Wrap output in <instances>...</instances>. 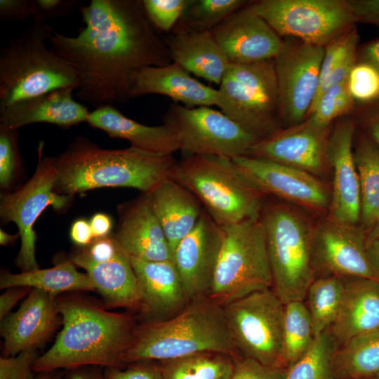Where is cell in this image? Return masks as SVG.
<instances>
[{"mask_svg": "<svg viewBox=\"0 0 379 379\" xmlns=\"http://www.w3.org/2000/svg\"><path fill=\"white\" fill-rule=\"evenodd\" d=\"M356 23L374 25L379 29V0H347Z\"/></svg>", "mask_w": 379, "mask_h": 379, "instance_id": "cell-49", "label": "cell"}, {"mask_svg": "<svg viewBox=\"0 0 379 379\" xmlns=\"http://www.w3.org/2000/svg\"><path fill=\"white\" fill-rule=\"evenodd\" d=\"M53 31L47 22H34L1 51L0 108L58 88H79L77 72L46 46Z\"/></svg>", "mask_w": 379, "mask_h": 379, "instance_id": "cell-5", "label": "cell"}, {"mask_svg": "<svg viewBox=\"0 0 379 379\" xmlns=\"http://www.w3.org/2000/svg\"><path fill=\"white\" fill-rule=\"evenodd\" d=\"M218 90L217 106L260 140L281 128L274 60L230 63Z\"/></svg>", "mask_w": 379, "mask_h": 379, "instance_id": "cell-9", "label": "cell"}, {"mask_svg": "<svg viewBox=\"0 0 379 379\" xmlns=\"http://www.w3.org/2000/svg\"><path fill=\"white\" fill-rule=\"evenodd\" d=\"M248 6L281 38L321 47L357 24L347 0H259Z\"/></svg>", "mask_w": 379, "mask_h": 379, "instance_id": "cell-11", "label": "cell"}, {"mask_svg": "<svg viewBox=\"0 0 379 379\" xmlns=\"http://www.w3.org/2000/svg\"><path fill=\"white\" fill-rule=\"evenodd\" d=\"M250 2L244 0H189L182 17L173 29L211 30Z\"/></svg>", "mask_w": 379, "mask_h": 379, "instance_id": "cell-38", "label": "cell"}, {"mask_svg": "<svg viewBox=\"0 0 379 379\" xmlns=\"http://www.w3.org/2000/svg\"><path fill=\"white\" fill-rule=\"evenodd\" d=\"M71 240L77 246H86L94 239L89 221L84 218L75 220L69 230Z\"/></svg>", "mask_w": 379, "mask_h": 379, "instance_id": "cell-52", "label": "cell"}, {"mask_svg": "<svg viewBox=\"0 0 379 379\" xmlns=\"http://www.w3.org/2000/svg\"><path fill=\"white\" fill-rule=\"evenodd\" d=\"M314 339L309 310L303 301L284 305V342L287 366H291L309 350Z\"/></svg>", "mask_w": 379, "mask_h": 379, "instance_id": "cell-36", "label": "cell"}, {"mask_svg": "<svg viewBox=\"0 0 379 379\" xmlns=\"http://www.w3.org/2000/svg\"><path fill=\"white\" fill-rule=\"evenodd\" d=\"M374 379H379V375L375 378Z\"/></svg>", "mask_w": 379, "mask_h": 379, "instance_id": "cell-60", "label": "cell"}, {"mask_svg": "<svg viewBox=\"0 0 379 379\" xmlns=\"http://www.w3.org/2000/svg\"><path fill=\"white\" fill-rule=\"evenodd\" d=\"M348 78L326 91L310 108L306 119L320 126H331L344 117L351 115L357 103L348 87Z\"/></svg>", "mask_w": 379, "mask_h": 379, "instance_id": "cell-39", "label": "cell"}, {"mask_svg": "<svg viewBox=\"0 0 379 379\" xmlns=\"http://www.w3.org/2000/svg\"><path fill=\"white\" fill-rule=\"evenodd\" d=\"M86 122L115 138L127 140L135 148L157 154H173L180 150L175 131L168 122L159 126H146L131 119L113 105L95 108Z\"/></svg>", "mask_w": 379, "mask_h": 379, "instance_id": "cell-28", "label": "cell"}, {"mask_svg": "<svg viewBox=\"0 0 379 379\" xmlns=\"http://www.w3.org/2000/svg\"><path fill=\"white\" fill-rule=\"evenodd\" d=\"M222 228L225 238L208 296L223 307L272 288V277L260 217Z\"/></svg>", "mask_w": 379, "mask_h": 379, "instance_id": "cell-8", "label": "cell"}, {"mask_svg": "<svg viewBox=\"0 0 379 379\" xmlns=\"http://www.w3.org/2000/svg\"><path fill=\"white\" fill-rule=\"evenodd\" d=\"M145 322L161 321L179 314L190 298L173 260L147 261L130 257Z\"/></svg>", "mask_w": 379, "mask_h": 379, "instance_id": "cell-22", "label": "cell"}, {"mask_svg": "<svg viewBox=\"0 0 379 379\" xmlns=\"http://www.w3.org/2000/svg\"><path fill=\"white\" fill-rule=\"evenodd\" d=\"M147 194L173 255L179 242L196 226L204 207L193 193L174 179L164 181Z\"/></svg>", "mask_w": 379, "mask_h": 379, "instance_id": "cell-29", "label": "cell"}, {"mask_svg": "<svg viewBox=\"0 0 379 379\" xmlns=\"http://www.w3.org/2000/svg\"><path fill=\"white\" fill-rule=\"evenodd\" d=\"M29 287H13L7 288L0 295V319L2 320L11 313L15 305L26 298L31 291Z\"/></svg>", "mask_w": 379, "mask_h": 379, "instance_id": "cell-51", "label": "cell"}, {"mask_svg": "<svg viewBox=\"0 0 379 379\" xmlns=\"http://www.w3.org/2000/svg\"><path fill=\"white\" fill-rule=\"evenodd\" d=\"M204 352L240 357L223 307L208 295H199L191 298L185 307L169 319L138 325L122 362L162 361Z\"/></svg>", "mask_w": 379, "mask_h": 379, "instance_id": "cell-4", "label": "cell"}, {"mask_svg": "<svg viewBox=\"0 0 379 379\" xmlns=\"http://www.w3.org/2000/svg\"><path fill=\"white\" fill-rule=\"evenodd\" d=\"M149 22L159 29L170 32L182 17L188 0H141Z\"/></svg>", "mask_w": 379, "mask_h": 379, "instance_id": "cell-41", "label": "cell"}, {"mask_svg": "<svg viewBox=\"0 0 379 379\" xmlns=\"http://www.w3.org/2000/svg\"><path fill=\"white\" fill-rule=\"evenodd\" d=\"M91 230L95 238L109 236L112 228L111 218L105 213L94 214L89 220Z\"/></svg>", "mask_w": 379, "mask_h": 379, "instance_id": "cell-54", "label": "cell"}, {"mask_svg": "<svg viewBox=\"0 0 379 379\" xmlns=\"http://www.w3.org/2000/svg\"><path fill=\"white\" fill-rule=\"evenodd\" d=\"M20 164L18 131L0 126V186L6 190L12 184Z\"/></svg>", "mask_w": 379, "mask_h": 379, "instance_id": "cell-42", "label": "cell"}, {"mask_svg": "<svg viewBox=\"0 0 379 379\" xmlns=\"http://www.w3.org/2000/svg\"><path fill=\"white\" fill-rule=\"evenodd\" d=\"M347 81L356 103L362 105L379 100V71L373 65L357 60Z\"/></svg>", "mask_w": 379, "mask_h": 379, "instance_id": "cell-40", "label": "cell"}, {"mask_svg": "<svg viewBox=\"0 0 379 379\" xmlns=\"http://www.w3.org/2000/svg\"><path fill=\"white\" fill-rule=\"evenodd\" d=\"M287 369L264 365L254 359L238 357L230 379H285Z\"/></svg>", "mask_w": 379, "mask_h": 379, "instance_id": "cell-44", "label": "cell"}, {"mask_svg": "<svg viewBox=\"0 0 379 379\" xmlns=\"http://www.w3.org/2000/svg\"><path fill=\"white\" fill-rule=\"evenodd\" d=\"M335 377L366 379L379 375V331L358 335L337 347L333 356Z\"/></svg>", "mask_w": 379, "mask_h": 379, "instance_id": "cell-33", "label": "cell"}, {"mask_svg": "<svg viewBox=\"0 0 379 379\" xmlns=\"http://www.w3.org/2000/svg\"><path fill=\"white\" fill-rule=\"evenodd\" d=\"M332 126L305 119L259 140L247 156L291 166L317 177L322 175L329 169L326 149Z\"/></svg>", "mask_w": 379, "mask_h": 379, "instance_id": "cell-18", "label": "cell"}, {"mask_svg": "<svg viewBox=\"0 0 379 379\" xmlns=\"http://www.w3.org/2000/svg\"><path fill=\"white\" fill-rule=\"evenodd\" d=\"M366 232L359 225L326 218L313 230L312 261L322 277L378 280L366 251Z\"/></svg>", "mask_w": 379, "mask_h": 379, "instance_id": "cell-15", "label": "cell"}, {"mask_svg": "<svg viewBox=\"0 0 379 379\" xmlns=\"http://www.w3.org/2000/svg\"><path fill=\"white\" fill-rule=\"evenodd\" d=\"M343 280L341 304L329 328L337 347L358 335L379 331V281L360 277Z\"/></svg>", "mask_w": 379, "mask_h": 379, "instance_id": "cell-26", "label": "cell"}, {"mask_svg": "<svg viewBox=\"0 0 379 379\" xmlns=\"http://www.w3.org/2000/svg\"><path fill=\"white\" fill-rule=\"evenodd\" d=\"M355 110L363 132L379 147V100L359 105Z\"/></svg>", "mask_w": 379, "mask_h": 379, "instance_id": "cell-48", "label": "cell"}, {"mask_svg": "<svg viewBox=\"0 0 379 379\" xmlns=\"http://www.w3.org/2000/svg\"><path fill=\"white\" fill-rule=\"evenodd\" d=\"M121 247L114 235L95 238L86 246H82L75 253L83 258L95 262H102L111 260Z\"/></svg>", "mask_w": 379, "mask_h": 379, "instance_id": "cell-47", "label": "cell"}, {"mask_svg": "<svg viewBox=\"0 0 379 379\" xmlns=\"http://www.w3.org/2000/svg\"><path fill=\"white\" fill-rule=\"evenodd\" d=\"M174 180L193 193L222 227L260 217L265 195L232 159L187 156L178 161Z\"/></svg>", "mask_w": 379, "mask_h": 379, "instance_id": "cell-6", "label": "cell"}, {"mask_svg": "<svg viewBox=\"0 0 379 379\" xmlns=\"http://www.w3.org/2000/svg\"><path fill=\"white\" fill-rule=\"evenodd\" d=\"M336 348L329 329L314 337L305 354L288 367L285 379H335L333 356Z\"/></svg>", "mask_w": 379, "mask_h": 379, "instance_id": "cell-37", "label": "cell"}, {"mask_svg": "<svg viewBox=\"0 0 379 379\" xmlns=\"http://www.w3.org/2000/svg\"><path fill=\"white\" fill-rule=\"evenodd\" d=\"M357 60L367 62L379 71V38L359 46Z\"/></svg>", "mask_w": 379, "mask_h": 379, "instance_id": "cell-53", "label": "cell"}, {"mask_svg": "<svg viewBox=\"0 0 379 379\" xmlns=\"http://www.w3.org/2000/svg\"><path fill=\"white\" fill-rule=\"evenodd\" d=\"M232 159L265 196H274L313 211L328 208L331 192L318 177L264 159L243 156Z\"/></svg>", "mask_w": 379, "mask_h": 379, "instance_id": "cell-16", "label": "cell"}, {"mask_svg": "<svg viewBox=\"0 0 379 379\" xmlns=\"http://www.w3.org/2000/svg\"><path fill=\"white\" fill-rule=\"evenodd\" d=\"M379 240V220L366 232V242Z\"/></svg>", "mask_w": 379, "mask_h": 379, "instance_id": "cell-59", "label": "cell"}, {"mask_svg": "<svg viewBox=\"0 0 379 379\" xmlns=\"http://www.w3.org/2000/svg\"><path fill=\"white\" fill-rule=\"evenodd\" d=\"M55 191L62 195L105 187H124L149 194L164 181L174 179L178 161L173 154L152 153L133 147L108 149L78 137L53 157Z\"/></svg>", "mask_w": 379, "mask_h": 379, "instance_id": "cell-3", "label": "cell"}, {"mask_svg": "<svg viewBox=\"0 0 379 379\" xmlns=\"http://www.w3.org/2000/svg\"><path fill=\"white\" fill-rule=\"evenodd\" d=\"M164 41L173 62L190 73L220 84L230 62L211 30L173 29Z\"/></svg>", "mask_w": 379, "mask_h": 379, "instance_id": "cell-27", "label": "cell"}, {"mask_svg": "<svg viewBox=\"0 0 379 379\" xmlns=\"http://www.w3.org/2000/svg\"><path fill=\"white\" fill-rule=\"evenodd\" d=\"M355 133L356 122L351 115L336 120L326 149L333 174L327 218L350 225H359L361 218L360 185L353 150Z\"/></svg>", "mask_w": 379, "mask_h": 379, "instance_id": "cell-17", "label": "cell"}, {"mask_svg": "<svg viewBox=\"0 0 379 379\" xmlns=\"http://www.w3.org/2000/svg\"><path fill=\"white\" fill-rule=\"evenodd\" d=\"M62 328L53 345L33 365L35 373L82 366L124 367L138 325L128 314L79 295L58 296Z\"/></svg>", "mask_w": 379, "mask_h": 379, "instance_id": "cell-2", "label": "cell"}, {"mask_svg": "<svg viewBox=\"0 0 379 379\" xmlns=\"http://www.w3.org/2000/svg\"><path fill=\"white\" fill-rule=\"evenodd\" d=\"M60 324L62 317L58 309V296L32 288L20 308L1 320L3 357L37 350L50 339Z\"/></svg>", "mask_w": 379, "mask_h": 379, "instance_id": "cell-20", "label": "cell"}, {"mask_svg": "<svg viewBox=\"0 0 379 379\" xmlns=\"http://www.w3.org/2000/svg\"><path fill=\"white\" fill-rule=\"evenodd\" d=\"M79 11L85 24L76 36L53 31L51 50L79 74L75 96L95 108L125 103L134 74L173 62L148 20L142 1L91 0Z\"/></svg>", "mask_w": 379, "mask_h": 379, "instance_id": "cell-1", "label": "cell"}, {"mask_svg": "<svg viewBox=\"0 0 379 379\" xmlns=\"http://www.w3.org/2000/svg\"><path fill=\"white\" fill-rule=\"evenodd\" d=\"M260 219L266 235L272 289L284 305L303 301L315 279L314 228L301 213L282 204H264Z\"/></svg>", "mask_w": 379, "mask_h": 379, "instance_id": "cell-7", "label": "cell"}, {"mask_svg": "<svg viewBox=\"0 0 379 379\" xmlns=\"http://www.w3.org/2000/svg\"><path fill=\"white\" fill-rule=\"evenodd\" d=\"M118 213L114 237L130 257L147 261L173 260L171 249L147 194L119 205Z\"/></svg>", "mask_w": 379, "mask_h": 379, "instance_id": "cell-23", "label": "cell"}, {"mask_svg": "<svg viewBox=\"0 0 379 379\" xmlns=\"http://www.w3.org/2000/svg\"><path fill=\"white\" fill-rule=\"evenodd\" d=\"M105 379H163L157 361L131 363L124 367H109L103 370Z\"/></svg>", "mask_w": 379, "mask_h": 379, "instance_id": "cell-46", "label": "cell"}, {"mask_svg": "<svg viewBox=\"0 0 379 379\" xmlns=\"http://www.w3.org/2000/svg\"><path fill=\"white\" fill-rule=\"evenodd\" d=\"M248 4L211 30L230 63L274 60L283 46L284 39Z\"/></svg>", "mask_w": 379, "mask_h": 379, "instance_id": "cell-21", "label": "cell"}, {"mask_svg": "<svg viewBox=\"0 0 379 379\" xmlns=\"http://www.w3.org/2000/svg\"><path fill=\"white\" fill-rule=\"evenodd\" d=\"M225 232L204 208L194 229L176 246L173 255L189 297L209 294Z\"/></svg>", "mask_w": 379, "mask_h": 379, "instance_id": "cell-19", "label": "cell"}, {"mask_svg": "<svg viewBox=\"0 0 379 379\" xmlns=\"http://www.w3.org/2000/svg\"><path fill=\"white\" fill-rule=\"evenodd\" d=\"M72 87L17 101L0 108V126L11 130L35 123H48L68 128L86 121L88 108L75 101Z\"/></svg>", "mask_w": 379, "mask_h": 379, "instance_id": "cell-24", "label": "cell"}, {"mask_svg": "<svg viewBox=\"0 0 379 379\" xmlns=\"http://www.w3.org/2000/svg\"><path fill=\"white\" fill-rule=\"evenodd\" d=\"M343 278L328 276L315 279L307 291V307L311 316L314 336L330 328L341 304Z\"/></svg>", "mask_w": 379, "mask_h": 379, "instance_id": "cell-35", "label": "cell"}, {"mask_svg": "<svg viewBox=\"0 0 379 379\" xmlns=\"http://www.w3.org/2000/svg\"><path fill=\"white\" fill-rule=\"evenodd\" d=\"M40 354L37 350L0 358V379H36L33 365Z\"/></svg>", "mask_w": 379, "mask_h": 379, "instance_id": "cell-43", "label": "cell"}, {"mask_svg": "<svg viewBox=\"0 0 379 379\" xmlns=\"http://www.w3.org/2000/svg\"><path fill=\"white\" fill-rule=\"evenodd\" d=\"M236 359L221 352H204L157 362L163 379H230Z\"/></svg>", "mask_w": 379, "mask_h": 379, "instance_id": "cell-34", "label": "cell"}, {"mask_svg": "<svg viewBox=\"0 0 379 379\" xmlns=\"http://www.w3.org/2000/svg\"><path fill=\"white\" fill-rule=\"evenodd\" d=\"M147 94L166 95L187 107H210L218 102V89L199 81L174 62L162 67H145L134 74L131 99Z\"/></svg>", "mask_w": 379, "mask_h": 379, "instance_id": "cell-25", "label": "cell"}, {"mask_svg": "<svg viewBox=\"0 0 379 379\" xmlns=\"http://www.w3.org/2000/svg\"><path fill=\"white\" fill-rule=\"evenodd\" d=\"M240 357L285 368L284 304L272 288L255 291L223 306Z\"/></svg>", "mask_w": 379, "mask_h": 379, "instance_id": "cell-10", "label": "cell"}, {"mask_svg": "<svg viewBox=\"0 0 379 379\" xmlns=\"http://www.w3.org/2000/svg\"><path fill=\"white\" fill-rule=\"evenodd\" d=\"M65 373V370H55L37 373L36 379H62Z\"/></svg>", "mask_w": 379, "mask_h": 379, "instance_id": "cell-57", "label": "cell"}, {"mask_svg": "<svg viewBox=\"0 0 379 379\" xmlns=\"http://www.w3.org/2000/svg\"><path fill=\"white\" fill-rule=\"evenodd\" d=\"M20 237L18 233L15 235L8 234L3 230H0V244L1 246H7L15 241Z\"/></svg>", "mask_w": 379, "mask_h": 379, "instance_id": "cell-58", "label": "cell"}, {"mask_svg": "<svg viewBox=\"0 0 379 379\" xmlns=\"http://www.w3.org/2000/svg\"><path fill=\"white\" fill-rule=\"evenodd\" d=\"M70 260L84 269L107 307H123L139 312L140 294L130 256L120 248L111 260L95 262L74 252Z\"/></svg>", "mask_w": 379, "mask_h": 379, "instance_id": "cell-30", "label": "cell"}, {"mask_svg": "<svg viewBox=\"0 0 379 379\" xmlns=\"http://www.w3.org/2000/svg\"><path fill=\"white\" fill-rule=\"evenodd\" d=\"M187 156L218 155L230 159L247 156L260 140L222 111L207 106L173 104L165 115Z\"/></svg>", "mask_w": 379, "mask_h": 379, "instance_id": "cell-13", "label": "cell"}, {"mask_svg": "<svg viewBox=\"0 0 379 379\" xmlns=\"http://www.w3.org/2000/svg\"><path fill=\"white\" fill-rule=\"evenodd\" d=\"M32 17L34 23H43L71 15L80 8L76 0H30Z\"/></svg>", "mask_w": 379, "mask_h": 379, "instance_id": "cell-45", "label": "cell"}, {"mask_svg": "<svg viewBox=\"0 0 379 379\" xmlns=\"http://www.w3.org/2000/svg\"><path fill=\"white\" fill-rule=\"evenodd\" d=\"M32 17L30 0H1L0 18L2 20H20Z\"/></svg>", "mask_w": 379, "mask_h": 379, "instance_id": "cell-50", "label": "cell"}, {"mask_svg": "<svg viewBox=\"0 0 379 379\" xmlns=\"http://www.w3.org/2000/svg\"><path fill=\"white\" fill-rule=\"evenodd\" d=\"M366 251L372 268L379 279V240L367 242Z\"/></svg>", "mask_w": 379, "mask_h": 379, "instance_id": "cell-56", "label": "cell"}, {"mask_svg": "<svg viewBox=\"0 0 379 379\" xmlns=\"http://www.w3.org/2000/svg\"><path fill=\"white\" fill-rule=\"evenodd\" d=\"M353 150L360 185L359 225L367 232L379 220V147L361 132Z\"/></svg>", "mask_w": 379, "mask_h": 379, "instance_id": "cell-32", "label": "cell"}, {"mask_svg": "<svg viewBox=\"0 0 379 379\" xmlns=\"http://www.w3.org/2000/svg\"><path fill=\"white\" fill-rule=\"evenodd\" d=\"M324 47L285 38L274 59L279 119L284 128L304 121L316 96Z\"/></svg>", "mask_w": 379, "mask_h": 379, "instance_id": "cell-14", "label": "cell"}, {"mask_svg": "<svg viewBox=\"0 0 379 379\" xmlns=\"http://www.w3.org/2000/svg\"><path fill=\"white\" fill-rule=\"evenodd\" d=\"M44 143L38 147V163L32 178L19 189L4 193L0 198V217L18 227L20 248L15 264L21 272L39 269L36 259V235L34 224L48 206L62 210L72 197L58 194L55 190L56 168L53 157L43 156Z\"/></svg>", "mask_w": 379, "mask_h": 379, "instance_id": "cell-12", "label": "cell"}, {"mask_svg": "<svg viewBox=\"0 0 379 379\" xmlns=\"http://www.w3.org/2000/svg\"><path fill=\"white\" fill-rule=\"evenodd\" d=\"M62 379H105L102 368L82 366L65 371Z\"/></svg>", "mask_w": 379, "mask_h": 379, "instance_id": "cell-55", "label": "cell"}, {"mask_svg": "<svg viewBox=\"0 0 379 379\" xmlns=\"http://www.w3.org/2000/svg\"><path fill=\"white\" fill-rule=\"evenodd\" d=\"M29 287L60 295L67 292L96 291L87 273H81L69 260L48 269L13 274L4 272L0 278V288Z\"/></svg>", "mask_w": 379, "mask_h": 379, "instance_id": "cell-31", "label": "cell"}]
</instances>
